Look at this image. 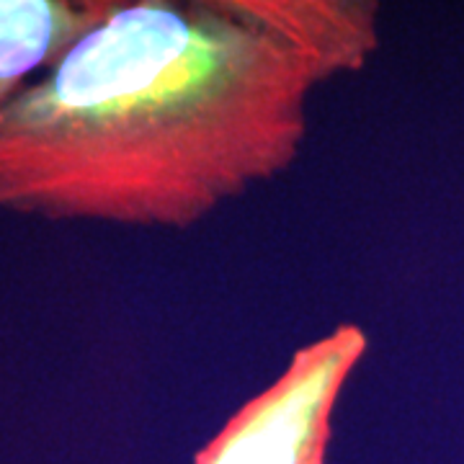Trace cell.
<instances>
[{"label":"cell","mask_w":464,"mask_h":464,"mask_svg":"<svg viewBox=\"0 0 464 464\" xmlns=\"http://www.w3.org/2000/svg\"><path fill=\"white\" fill-rule=\"evenodd\" d=\"M119 0H0V111L111 16Z\"/></svg>","instance_id":"3"},{"label":"cell","mask_w":464,"mask_h":464,"mask_svg":"<svg viewBox=\"0 0 464 464\" xmlns=\"http://www.w3.org/2000/svg\"><path fill=\"white\" fill-rule=\"evenodd\" d=\"M369 348L356 323L302 346L276 382L248 400L197 464H323L335 402Z\"/></svg>","instance_id":"2"},{"label":"cell","mask_w":464,"mask_h":464,"mask_svg":"<svg viewBox=\"0 0 464 464\" xmlns=\"http://www.w3.org/2000/svg\"><path fill=\"white\" fill-rule=\"evenodd\" d=\"M377 47L366 0H119L0 111V209L194 227L292 166L317 85Z\"/></svg>","instance_id":"1"}]
</instances>
